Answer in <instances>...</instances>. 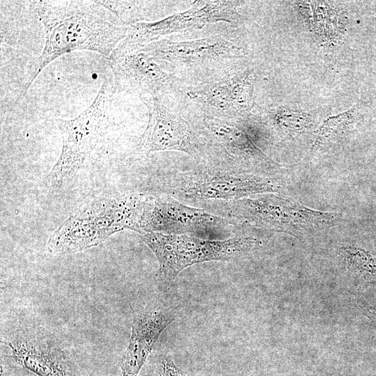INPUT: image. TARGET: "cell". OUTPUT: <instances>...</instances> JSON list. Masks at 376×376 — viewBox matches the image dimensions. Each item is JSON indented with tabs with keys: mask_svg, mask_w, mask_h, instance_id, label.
<instances>
[{
	"mask_svg": "<svg viewBox=\"0 0 376 376\" xmlns=\"http://www.w3.org/2000/svg\"><path fill=\"white\" fill-rule=\"evenodd\" d=\"M357 306L376 327V308L362 301H357Z\"/></svg>",
	"mask_w": 376,
	"mask_h": 376,
	"instance_id": "ffe728a7",
	"label": "cell"
},
{
	"mask_svg": "<svg viewBox=\"0 0 376 376\" xmlns=\"http://www.w3.org/2000/svg\"><path fill=\"white\" fill-rule=\"evenodd\" d=\"M35 10L45 40L29 70L23 95L44 68L63 54L88 50L109 58L129 29L97 1H38Z\"/></svg>",
	"mask_w": 376,
	"mask_h": 376,
	"instance_id": "6da1fadb",
	"label": "cell"
},
{
	"mask_svg": "<svg viewBox=\"0 0 376 376\" xmlns=\"http://www.w3.org/2000/svg\"><path fill=\"white\" fill-rule=\"evenodd\" d=\"M213 376H228V375H213Z\"/></svg>",
	"mask_w": 376,
	"mask_h": 376,
	"instance_id": "44dd1931",
	"label": "cell"
},
{
	"mask_svg": "<svg viewBox=\"0 0 376 376\" xmlns=\"http://www.w3.org/2000/svg\"><path fill=\"white\" fill-rule=\"evenodd\" d=\"M146 198L147 194L135 193L86 205L51 235L47 242L49 252L60 255L82 251L125 230L141 233Z\"/></svg>",
	"mask_w": 376,
	"mask_h": 376,
	"instance_id": "7a4b0ae2",
	"label": "cell"
},
{
	"mask_svg": "<svg viewBox=\"0 0 376 376\" xmlns=\"http://www.w3.org/2000/svg\"><path fill=\"white\" fill-rule=\"evenodd\" d=\"M190 171H173L162 182L164 196L182 202L228 201L277 192L281 187L270 176L244 173L204 164Z\"/></svg>",
	"mask_w": 376,
	"mask_h": 376,
	"instance_id": "277c9868",
	"label": "cell"
},
{
	"mask_svg": "<svg viewBox=\"0 0 376 376\" xmlns=\"http://www.w3.org/2000/svg\"><path fill=\"white\" fill-rule=\"evenodd\" d=\"M339 253L350 269L376 276V258L368 251L354 246H343L340 248Z\"/></svg>",
	"mask_w": 376,
	"mask_h": 376,
	"instance_id": "2e32d148",
	"label": "cell"
},
{
	"mask_svg": "<svg viewBox=\"0 0 376 376\" xmlns=\"http://www.w3.org/2000/svg\"><path fill=\"white\" fill-rule=\"evenodd\" d=\"M108 59L116 86L140 98L161 95L173 81V77L143 52H113Z\"/></svg>",
	"mask_w": 376,
	"mask_h": 376,
	"instance_id": "4fadbf2b",
	"label": "cell"
},
{
	"mask_svg": "<svg viewBox=\"0 0 376 376\" xmlns=\"http://www.w3.org/2000/svg\"><path fill=\"white\" fill-rule=\"evenodd\" d=\"M216 203L231 221L295 236L328 228L339 218L338 214L315 210L292 198L272 194Z\"/></svg>",
	"mask_w": 376,
	"mask_h": 376,
	"instance_id": "5b68a950",
	"label": "cell"
},
{
	"mask_svg": "<svg viewBox=\"0 0 376 376\" xmlns=\"http://www.w3.org/2000/svg\"><path fill=\"white\" fill-rule=\"evenodd\" d=\"M148 110V123L139 149L145 153L174 150L205 160L198 137L178 113L171 110L161 95L141 97Z\"/></svg>",
	"mask_w": 376,
	"mask_h": 376,
	"instance_id": "9c48e42d",
	"label": "cell"
},
{
	"mask_svg": "<svg viewBox=\"0 0 376 376\" xmlns=\"http://www.w3.org/2000/svg\"><path fill=\"white\" fill-rule=\"evenodd\" d=\"M136 51L146 53L154 60L188 66L207 64L242 56L241 49L221 36L185 41H171L161 38L140 47Z\"/></svg>",
	"mask_w": 376,
	"mask_h": 376,
	"instance_id": "8fae6325",
	"label": "cell"
},
{
	"mask_svg": "<svg viewBox=\"0 0 376 376\" xmlns=\"http://www.w3.org/2000/svg\"><path fill=\"white\" fill-rule=\"evenodd\" d=\"M3 343L19 365L38 376H79L59 347L40 334L20 331Z\"/></svg>",
	"mask_w": 376,
	"mask_h": 376,
	"instance_id": "7c38bea8",
	"label": "cell"
},
{
	"mask_svg": "<svg viewBox=\"0 0 376 376\" xmlns=\"http://www.w3.org/2000/svg\"><path fill=\"white\" fill-rule=\"evenodd\" d=\"M242 1H207L182 13L156 22H139L129 25L126 37L115 49L119 53L135 52L140 47L178 32L200 29L218 22L240 24L243 17L237 12Z\"/></svg>",
	"mask_w": 376,
	"mask_h": 376,
	"instance_id": "ba28073f",
	"label": "cell"
},
{
	"mask_svg": "<svg viewBox=\"0 0 376 376\" xmlns=\"http://www.w3.org/2000/svg\"><path fill=\"white\" fill-rule=\"evenodd\" d=\"M199 134L204 164L270 177L281 166L258 148L244 130L228 119L204 117Z\"/></svg>",
	"mask_w": 376,
	"mask_h": 376,
	"instance_id": "52a82bcc",
	"label": "cell"
},
{
	"mask_svg": "<svg viewBox=\"0 0 376 376\" xmlns=\"http://www.w3.org/2000/svg\"><path fill=\"white\" fill-rule=\"evenodd\" d=\"M139 237L157 258L158 276L164 283L173 281L182 270L195 264L233 258L260 244L256 238L249 236L209 240L187 234L144 232Z\"/></svg>",
	"mask_w": 376,
	"mask_h": 376,
	"instance_id": "8992f818",
	"label": "cell"
},
{
	"mask_svg": "<svg viewBox=\"0 0 376 376\" xmlns=\"http://www.w3.org/2000/svg\"><path fill=\"white\" fill-rule=\"evenodd\" d=\"M149 376H185L169 355L162 354L156 357L151 364Z\"/></svg>",
	"mask_w": 376,
	"mask_h": 376,
	"instance_id": "d6986e66",
	"label": "cell"
},
{
	"mask_svg": "<svg viewBox=\"0 0 376 376\" xmlns=\"http://www.w3.org/2000/svg\"><path fill=\"white\" fill-rule=\"evenodd\" d=\"M175 315L160 308H146L136 313L131 336L121 361L122 376H138L162 333Z\"/></svg>",
	"mask_w": 376,
	"mask_h": 376,
	"instance_id": "9a60e30c",
	"label": "cell"
},
{
	"mask_svg": "<svg viewBox=\"0 0 376 376\" xmlns=\"http://www.w3.org/2000/svg\"><path fill=\"white\" fill-rule=\"evenodd\" d=\"M269 116L273 123L286 133L300 132L311 125V121L304 115L282 109L270 111Z\"/></svg>",
	"mask_w": 376,
	"mask_h": 376,
	"instance_id": "ac0fdd59",
	"label": "cell"
},
{
	"mask_svg": "<svg viewBox=\"0 0 376 376\" xmlns=\"http://www.w3.org/2000/svg\"><path fill=\"white\" fill-rule=\"evenodd\" d=\"M252 73L246 71L215 83L200 84L190 88L187 95L216 118L228 119L230 115L249 112L255 102Z\"/></svg>",
	"mask_w": 376,
	"mask_h": 376,
	"instance_id": "5bb4252c",
	"label": "cell"
},
{
	"mask_svg": "<svg viewBox=\"0 0 376 376\" xmlns=\"http://www.w3.org/2000/svg\"><path fill=\"white\" fill-rule=\"evenodd\" d=\"M113 86L104 80L94 100L73 118L56 120L62 139L60 155L47 175L54 189L68 185L92 157L109 126Z\"/></svg>",
	"mask_w": 376,
	"mask_h": 376,
	"instance_id": "3957f363",
	"label": "cell"
},
{
	"mask_svg": "<svg viewBox=\"0 0 376 376\" xmlns=\"http://www.w3.org/2000/svg\"><path fill=\"white\" fill-rule=\"evenodd\" d=\"M232 224L227 218L187 205L172 197L147 195L141 220V233L189 235L223 229Z\"/></svg>",
	"mask_w": 376,
	"mask_h": 376,
	"instance_id": "30bf717a",
	"label": "cell"
},
{
	"mask_svg": "<svg viewBox=\"0 0 376 376\" xmlns=\"http://www.w3.org/2000/svg\"><path fill=\"white\" fill-rule=\"evenodd\" d=\"M353 109L327 119L319 130L317 138L312 146V151L318 150L321 146L343 133L353 119Z\"/></svg>",
	"mask_w": 376,
	"mask_h": 376,
	"instance_id": "e0dca14e",
	"label": "cell"
}]
</instances>
